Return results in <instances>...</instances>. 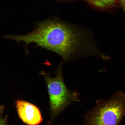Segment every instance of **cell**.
Segmentation results:
<instances>
[{
	"mask_svg": "<svg viewBox=\"0 0 125 125\" xmlns=\"http://www.w3.org/2000/svg\"><path fill=\"white\" fill-rule=\"evenodd\" d=\"M5 38L26 45L35 43L53 52L69 61L80 56H93L97 50L94 44L84 35L59 22L48 21L39 25L35 30L22 35H8Z\"/></svg>",
	"mask_w": 125,
	"mask_h": 125,
	"instance_id": "obj_1",
	"label": "cell"
},
{
	"mask_svg": "<svg viewBox=\"0 0 125 125\" xmlns=\"http://www.w3.org/2000/svg\"><path fill=\"white\" fill-rule=\"evenodd\" d=\"M96 103L86 114L84 125H118L125 115V94L121 91Z\"/></svg>",
	"mask_w": 125,
	"mask_h": 125,
	"instance_id": "obj_2",
	"label": "cell"
},
{
	"mask_svg": "<svg viewBox=\"0 0 125 125\" xmlns=\"http://www.w3.org/2000/svg\"><path fill=\"white\" fill-rule=\"evenodd\" d=\"M47 88L50 100L51 121L67 106L75 102L79 101V93L69 89L63 80L62 65L58 69L55 76L42 72Z\"/></svg>",
	"mask_w": 125,
	"mask_h": 125,
	"instance_id": "obj_3",
	"label": "cell"
},
{
	"mask_svg": "<svg viewBox=\"0 0 125 125\" xmlns=\"http://www.w3.org/2000/svg\"><path fill=\"white\" fill-rule=\"evenodd\" d=\"M16 107L18 116L23 123L28 125H38L42 121L40 109L28 102L17 100Z\"/></svg>",
	"mask_w": 125,
	"mask_h": 125,
	"instance_id": "obj_4",
	"label": "cell"
},
{
	"mask_svg": "<svg viewBox=\"0 0 125 125\" xmlns=\"http://www.w3.org/2000/svg\"><path fill=\"white\" fill-rule=\"evenodd\" d=\"M119 0H89V2L95 7L107 9L115 7Z\"/></svg>",
	"mask_w": 125,
	"mask_h": 125,
	"instance_id": "obj_5",
	"label": "cell"
},
{
	"mask_svg": "<svg viewBox=\"0 0 125 125\" xmlns=\"http://www.w3.org/2000/svg\"><path fill=\"white\" fill-rule=\"evenodd\" d=\"M4 106L0 105V125H6L7 116H3Z\"/></svg>",
	"mask_w": 125,
	"mask_h": 125,
	"instance_id": "obj_6",
	"label": "cell"
},
{
	"mask_svg": "<svg viewBox=\"0 0 125 125\" xmlns=\"http://www.w3.org/2000/svg\"><path fill=\"white\" fill-rule=\"evenodd\" d=\"M81 0L85 1H87L89 2V0Z\"/></svg>",
	"mask_w": 125,
	"mask_h": 125,
	"instance_id": "obj_7",
	"label": "cell"
}]
</instances>
